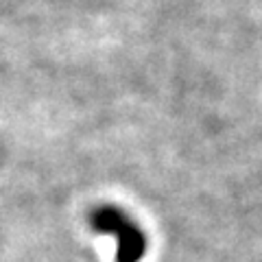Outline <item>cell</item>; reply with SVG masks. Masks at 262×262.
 <instances>
[{"label": "cell", "instance_id": "1", "mask_svg": "<svg viewBox=\"0 0 262 262\" xmlns=\"http://www.w3.org/2000/svg\"><path fill=\"white\" fill-rule=\"evenodd\" d=\"M90 225L96 234L116 236V262H140L146 251V236L125 212L114 206H101L90 214Z\"/></svg>", "mask_w": 262, "mask_h": 262}]
</instances>
